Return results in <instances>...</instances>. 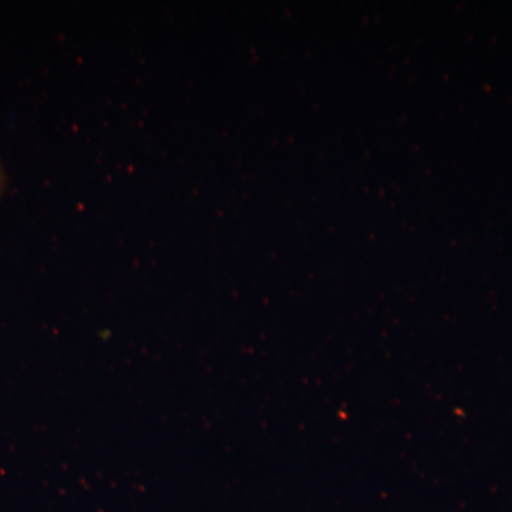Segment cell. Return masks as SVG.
Wrapping results in <instances>:
<instances>
[{"label": "cell", "instance_id": "1", "mask_svg": "<svg viewBox=\"0 0 512 512\" xmlns=\"http://www.w3.org/2000/svg\"><path fill=\"white\" fill-rule=\"evenodd\" d=\"M6 187H8V175H6L5 165H3L2 158H0V200L5 195Z\"/></svg>", "mask_w": 512, "mask_h": 512}]
</instances>
